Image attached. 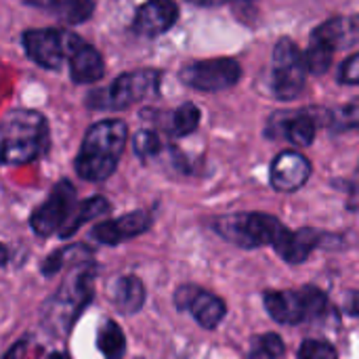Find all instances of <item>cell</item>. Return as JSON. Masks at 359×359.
I'll list each match as a JSON object with an SVG mask.
<instances>
[{
  "mask_svg": "<svg viewBox=\"0 0 359 359\" xmlns=\"http://www.w3.org/2000/svg\"><path fill=\"white\" fill-rule=\"evenodd\" d=\"M128 141V126L122 120L95 122L82 139L76 156V172L90 183L105 181L114 175L124 145Z\"/></svg>",
  "mask_w": 359,
  "mask_h": 359,
  "instance_id": "6da1fadb",
  "label": "cell"
},
{
  "mask_svg": "<svg viewBox=\"0 0 359 359\" xmlns=\"http://www.w3.org/2000/svg\"><path fill=\"white\" fill-rule=\"evenodd\" d=\"M50 143L46 118L34 109H13L2 122L4 164H29L40 158Z\"/></svg>",
  "mask_w": 359,
  "mask_h": 359,
  "instance_id": "7a4b0ae2",
  "label": "cell"
},
{
  "mask_svg": "<svg viewBox=\"0 0 359 359\" xmlns=\"http://www.w3.org/2000/svg\"><path fill=\"white\" fill-rule=\"evenodd\" d=\"M72 269L69 278H65L55 292V297L48 301L44 309V320L53 330L69 332V326L80 316V311L88 305L93 297V261L78 263L67 267Z\"/></svg>",
  "mask_w": 359,
  "mask_h": 359,
  "instance_id": "3957f363",
  "label": "cell"
},
{
  "mask_svg": "<svg viewBox=\"0 0 359 359\" xmlns=\"http://www.w3.org/2000/svg\"><path fill=\"white\" fill-rule=\"evenodd\" d=\"M212 229L240 248H276L288 231V227H284L276 217L265 212H238L219 217L212 221Z\"/></svg>",
  "mask_w": 359,
  "mask_h": 359,
  "instance_id": "277c9868",
  "label": "cell"
},
{
  "mask_svg": "<svg viewBox=\"0 0 359 359\" xmlns=\"http://www.w3.org/2000/svg\"><path fill=\"white\" fill-rule=\"evenodd\" d=\"M160 72L158 69H137L120 74L111 84L103 88H95L86 97V105L90 109L101 111H118L154 97L160 86Z\"/></svg>",
  "mask_w": 359,
  "mask_h": 359,
  "instance_id": "5b68a950",
  "label": "cell"
},
{
  "mask_svg": "<svg viewBox=\"0 0 359 359\" xmlns=\"http://www.w3.org/2000/svg\"><path fill=\"white\" fill-rule=\"evenodd\" d=\"M265 309L267 313L278 322L286 326H294L301 322L318 320L328 309V299L320 288L305 286L299 290H286V292H265Z\"/></svg>",
  "mask_w": 359,
  "mask_h": 359,
  "instance_id": "8992f818",
  "label": "cell"
},
{
  "mask_svg": "<svg viewBox=\"0 0 359 359\" xmlns=\"http://www.w3.org/2000/svg\"><path fill=\"white\" fill-rule=\"evenodd\" d=\"M25 55L44 69H59L74 55V50L84 42L78 34L57 27H38L23 32Z\"/></svg>",
  "mask_w": 359,
  "mask_h": 359,
  "instance_id": "52a82bcc",
  "label": "cell"
},
{
  "mask_svg": "<svg viewBox=\"0 0 359 359\" xmlns=\"http://www.w3.org/2000/svg\"><path fill=\"white\" fill-rule=\"evenodd\" d=\"M309 67L305 61V53L290 40L282 38L273 48V61H271V93L282 101L297 99L307 80Z\"/></svg>",
  "mask_w": 359,
  "mask_h": 359,
  "instance_id": "ba28073f",
  "label": "cell"
},
{
  "mask_svg": "<svg viewBox=\"0 0 359 359\" xmlns=\"http://www.w3.org/2000/svg\"><path fill=\"white\" fill-rule=\"evenodd\" d=\"M240 78H242V67L231 57L194 61L183 65L179 72V80L185 86L202 93H219L231 88L240 82Z\"/></svg>",
  "mask_w": 359,
  "mask_h": 359,
  "instance_id": "9c48e42d",
  "label": "cell"
},
{
  "mask_svg": "<svg viewBox=\"0 0 359 359\" xmlns=\"http://www.w3.org/2000/svg\"><path fill=\"white\" fill-rule=\"evenodd\" d=\"M78 208L76 202V189L69 181H59L44 204H40L29 219V227L36 236L48 238L53 233H61V229L67 225V221L74 217Z\"/></svg>",
  "mask_w": 359,
  "mask_h": 359,
  "instance_id": "30bf717a",
  "label": "cell"
},
{
  "mask_svg": "<svg viewBox=\"0 0 359 359\" xmlns=\"http://www.w3.org/2000/svg\"><path fill=\"white\" fill-rule=\"evenodd\" d=\"M175 303L181 311H189L194 316V320L206 328V330H212L217 328L225 313H227V307H225V301L215 297L212 292L208 290H202L198 286H181L175 294Z\"/></svg>",
  "mask_w": 359,
  "mask_h": 359,
  "instance_id": "8fae6325",
  "label": "cell"
},
{
  "mask_svg": "<svg viewBox=\"0 0 359 359\" xmlns=\"http://www.w3.org/2000/svg\"><path fill=\"white\" fill-rule=\"evenodd\" d=\"M311 177V162L301 151H282L273 158L269 168V181L276 191L292 194L301 189Z\"/></svg>",
  "mask_w": 359,
  "mask_h": 359,
  "instance_id": "7c38bea8",
  "label": "cell"
},
{
  "mask_svg": "<svg viewBox=\"0 0 359 359\" xmlns=\"http://www.w3.org/2000/svg\"><path fill=\"white\" fill-rule=\"evenodd\" d=\"M179 19L175 0H145L133 17V32L141 38H158L168 32Z\"/></svg>",
  "mask_w": 359,
  "mask_h": 359,
  "instance_id": "4fadbf2b",
  "label": "cell"
},
{
  "mask_svg": "<svg viewBox=\"0 0 359 359\" xmlns=\"http://www.w3.org/2000/svg\"><path fill=\"white\" fill-rule=\"evenodd\" d=\"M151 221H154L151 212H147V210H133L128 215H122L120 219H111V221L99 223L90 231V238L97 240L99 244L116 246L120 242H126L130 238H137V236L145 233L151 227Z\"/></svg>",
  "mask_w": 359,
  "mask_h": 359,
  "instance_id": "5bb4252c",
  "label": "cell"
},
{
  "mask_svg": "<svg viewBox=\"0 0 359 359\" xmlns=\"http://www.w3.org/2000/svg\"><path fill=\"white\" fill-rule=\"evenodd\" d=\"M318 120L309 111H282L269 118V137H282L299 147L316 141Z\"/></svg>",
  "mask_w": 359,
  "mask_h": 359,
  "instance_id": "9a60e30c",
  "label": "cell"
},
{
  "mask_svg": "<svg viewBox=\"0 0 359 359\" xmlns=\"http://www.w3.org/2000/svg\"><path fill=\"white\" fill-rule=\"evenodd\" d=\"M311 40L324 42L326 46L341 50L351 48L359 42V15L353 17H332L318 25L311 34Z\"/></svg>",
  "mask_w": 359,
  "mask_h": 359,
  "instance_id": "2e32d148",
  "label": "cell"
},
{
  "mask_svg": "<svg viewBox=\"0 0 359 359\" xmlns=\"http://www.w3.org/2000/svg\"><path fill=\"white\" fill-rule=\"evenodd\" d=\"M103 74H105V61L101 53L93 44L82 42L69 57L72 80L76 84H95L103 78Z\"/></svg>",
  "mask_w": 359,
  "mask_h": 359,
  "instance_id": "e0dca14e",
  "label": "cell"
},
{
  "mask_svg": "<svg viewBox=\"0 0 359 359\" xmlns=\"http://www.w3.org/2000/svg\"><path fill=\"white\" fill-rule=\"evenodd\" d=\"M29 6H36L48 15H53L57 21L67 25L84 23L95 13V0H25Z\"/></svg>",
  "mask_w": 359,
  "mask_h": 359,
  "instance_id": "ac0fdd59",
  "label": "cell"
},
{
  "mask_svg": "<svg viewBox=\"0 0 359 359\" xmlns=\"http://www.w3.org/2000/svg\"><path fill=\"white\" fill-rule=\"evenodd\" d=\"M320 233L305 227V229H299V231H286V236L282 238V242L273 248L286 263H303L309 259V255L313 252V248L320 244Z\"/></svg>",
  "mask_w": 359,
  "mask_h": 359,
  "instance_id": "d6986e66",
  "label": "cell"
},
{
  "mask_svg": "<svg viewBox=\"0 0 359 359\" xmlns=\"http://www.w3.org/2000/svg\"><path fill=\"white\" fill-rule=\"evenodd\" d=\"M109 297H111V303L118 307V311L128 316V313H137L143 307L145 288H143V282L139 278L124 276V278H118L111 284Z\"/></svg>",
  "mask_w": 359,
  "mask_h": 359,
  "instance_id": "ffe728a7",
  "label": "cell"
},
{
  "mask_svg": "<svg viewBox=\"0 0 359 359\" xmlns=\"http://www.w3.org/2000/svg\"><path fill=\"white\" fill-rule=\"evenodd\" d=\"M200 120H202L200 109L194 103H183L177 109H172L170 114H166L164 126L172 137H187L198 130Z\"/></svg>",
  "mask_w": 359,
  "mask_h": 359,
  "instance_id": "44dd1931",
  "label": "cell"
},
{
  "mask_svg": "<svg viewBox=\"0 0 359 359\" xmlns=\"http://www.w3.org/2000/svg\"><path fill=\"white\" fill-rule=\"evenodd\" d=\"M105 212H109V202H107L103 196H93V198H88V200H84L82 204H78L74 217L67 221V225L61 229L59 236H61V238H69V236H74L84 223H88V221H93V219H99V217L105 215Z\"/></svg>",
  "mask_w": 359,
  "mask_h": 359,
  "instance_id": "7402d4cb",
  "label": "cell"
},
{
  "mask_svg": "<svg viewBox=\"0 0 359 359\" xmlns=\"http://www.w3.org/2000/svg\"><path fill=\"white\" fill-rule=\"evenodd\" d=\"M97 347L99 351L105 355V359H122L126 353V339H124V332L122 328L107 320L103 324V328L99 330V337H97Z\"/></svg>",
  "mask_w": 359,
  "mask_h": 359,
  "instance_id": "603a6c76",
  "label": "cell"
},
{
  "mask_svg": "<svg viewBox=\"0 0 359 359\" xmlns=\"http://www.w3.org/2000/svg\"><path fill=\"white\" fill-rule=\"evenodd\" d=\"M86 261H93V252L86 246H82V244H74V246H67V248L55 252L53 257H48L44 267H42V271L46 276H55L63 267H72V265L86 263Z\"/></svg>",
  "mask_w": 359,
  "mask_h": 359,
  "instance_id": "cb8c5ba5",
  "label": "cell"
},
{
  "mask_svg": "<svg viewBox=\"0 0 359 359\" xmlns=\"http://www.w3.org/2000/svg\"><path fill=\"white\" fill-rule=\"evenodd\" d=\"M334 48L326 46L324 42H318V40H309V46L305 50V61H307V67H309V74H326L330 67H332V61H334Z\"/></svg>",
  "mask_w": 359,
  "mask_h": 359,
  "instance_id": "d4e9b609",
  "label": "cell"
},
{
  "mask_svg": "<svg viewBox=\"0 0 359 359\" xmlns=\"http://www.w3.org/2000/svg\"><path fill=\"white\" fill-rule=\"evenodd\" d=\"M284 355V341L276 332L259 334L250 341V359H280Z\"/></svg>",
  "mask_w": 359,
  "mask_h": 359,
  "instance_id": "484cf974",
  "label": "cell"
},
{
  "mask_svg": "<svg viewBox=\"0 0 359 359\" xmlns=\"http://www.w3.org/2000/svg\"><path fill=\"white\" fill-rule=\"evenodd\" d=\"M328 122L334 130H351V128H359V97L334 107L332 111H328Z\"/></svg>",
  "mask_w": 359,
  "mask_h": 359,
  "instance_id": "4316f807",
  "label": "cell"
},
{
  "mask_svg": "<svg viewBox=\"0 0 359 359\" xmlns=\"http://www.w3.org/2000/svg\"><path fill=\"white\" fill-rule=\"evenodd\" d=\"M133 149L143 160L154 158V156H158L162 151V139H160V135L156 130L143 128V130L135 133V137H133Z\"/></svg>",
  "mask_w": 359,
  "mask_h": 359,
  "instance_id": "83f0119b",
  "label": "cell"
},
{
  "mask_svg": "<svg viewBox=\"0 0 359 359\" xmlns=\"http://www.w3.org/2000/svg\"><path fill=\"white\" fill-rule=\"evenodd\" d=\"M297 359H339L332 345L324 341H305L299 349Z\"/></svg>",
  "mask_w": 359,
  "mask_h": 359,
  "instance_id": "f1b7e54d",
  "label": "cell"
},
{
  "mask_svg": "<svg viewBox=\"0 0 359 359\" xmlns=\"http://www.w3.org/2000/svg\"><path fill=\"white\" fill-rule=\"evenodd\" d=\"M337 80L345 86H359V53L347 57L339 72H337Z\"/></svg>",
  "mask_w": 359,
  "mask_h": 359,
  "instance_id": "f546056e",
  "label": "cell"
},
{
  "mask_svg": "<svg viewBox=\"0 0 359 359\" xmlns=\"http://www.w3.org/2000/svg\"><path fill=\"white\" fill-rule=\"evenodd\" d=\"M345 313L359 318V292L358 290H353V292H347V297H345Z\"/></svg>",
  "mask_w": 359,
  "mask_h": 359,
  "instance_id": "4dcf8cb0",
  "label": "cell"
},
{
  "mask_svg": "<svg viewBox=\"0 0 359 359\" xmlns=\"http://www.w3.org/2000/svg\"><path fill=\"white\" fill-rule=\"evenodd\" d=\"M25 355V343H15V347L4 355V359H23Z\"/></svg>",
  "mask_w": 359,
  "mask_h": 359,
  "instance_id": "1f68e13d",
  "label": "cell"
},
{
  "mask_svg": "<svg viewBox=\"0 0 359 359\" xmlns=\"http://www.w3.org/2000/svg\"><path fill=\"white\" fill-rule=\"evenodd\" d=\"M198 6H219V4H225V2H231V0H189Z\"/></svg>",
  "mask_w": 359,
  "mask_h": 359,
  "instance_id": "d6a6232c",
  "label": "cell"
},
{
  "mask_svg": "<svg viewBox=\"0 0 359 359\" xmlns=\"http://www.w3.org/2000/svg\"><path fill=\"white\" fill-rule=\"evenodd\" d=\"M48 359H69V358H67L65 353H53Z\"/></svg>",
  "mask_w": 359,
  "mask_h": 359,
  "instance_id": "836d02e7",
  "label": "cell"
}]
</instances>
